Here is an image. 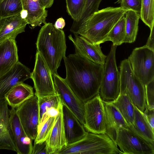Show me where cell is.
Masks as SVG:
<instances>
[{
	"label": "cell",
	"mask_w": 154,
	"mask_h": 154,
	"mask_svg": "<svg viewBox=\"0 0 154 154\" xmlns=\"http://www.w3.org/2000/svg\"><path fill=\"white\" fill-rule=\"evenodd\" d=\"M63 59L65 81L81 101L84 103L99 94L104 65L94 63L75 53Z\"/></svg>",
	"instance_id": "1"
},
{
	"label": "cell",
	"mask_w": 154,
	"mask_h": 154,
	"mask_svg": "<svg viewBox=\"0 0 154 154\" xmlns=\"http://www.w3.org/2000/svg\"><path fill=\"white\" fill-rule=\"evenodd\" d=\"M127 11L120 7H108L98 10L72 32L94 44H100L106 41L111 30Z\"/></svg>",
	"instance_id": "2"
},
{
	"label": "cell",
	"mask_w": 154,
	"mask_h": 154,
	"mask_svg": "<svg viewBox=\"0 0 154 154\" xmlns=\"http://www.w3.org/2000/svg\"><path fill=\"white\" fill-rule=\"evenodd\" d=\"M37 51L43 58L52 74H57L62 59L66 56L65 35L61 29L46 23L39 31L36 43Z\"/></svg>",
	"instance_id": "3"
},
{
	"label": "cell",
	"mask_w": 154,
	"mask_h": 154,
	"mask_svg": "<svg viewBox=\"0 0 154 154\" xmlns=\"http://www.w3.org/2000/svg\"><path fill=\"white\" fill-rule=\"evenodd\" d=\"M122 154L111 139L106 134L87 132L81 139L68 144L58 154Z\"/></svg>",
	"instance_id": "4"
},
{
	"label": "cell",
	"mask_w": 154,
	"mask_h": 154,
	"mask_svg": "<svg viewBox=\"0 0 154 154\" xmlns=\"http://www.w3.org/2000/svg\"><path fill=\"white\" fill-rule=\"evenodd\" d=\"M120 93H125L133 104L143 112L146 107L144 86L133 72L128 59L119 66Z\"/></svg>",
	"instance_id": "5"
},
{
	"label": "cell",
	"mask_w": 154,
	"mask_h": 154,
	"mask_svg": "<svg viewBox=\"0 0 154 154\" xmlns=\"http://www.w3.org/2000/svg\"><path fill=\"white\" fill-rule=\"evenodd\" d=\"M117 46L112 45L104 64V71L99 94L103 101L116 99L120 93V73L116 65Z\"/></svg>",
	"instance_id": "6"
},
{
	"label": "cell",
	"mask_w": 154,
	"mask_h": 154,
	"mask_svg": "<svg viewBox=\"0 0 154 154\" xmlns=\"http://www.w3.org/2000/svg\"><path fill=\"white\" fill-rule=\"evenodd\" d=\"M128 59L133 72L144 86L154 79V51L144 46L136 48Z\"/></svg>",
	"instance_id": "7"
},
{
	"label": "cell",
	"mask_w": 154,
	"mask_h": 154,
	"mask_svg": "<svg viewBox=\"0 0 154 154\" xmlns=\"http://www.w3.org/2000/svg\"><path fill=\"white\" fill-rule=\"evenodd\" d=\"M84 107V128L89 132L94 134H106L105 107L99 94L85 102Z\"/></svg>",
	"instance_id": "8"
},
{
	"label": "cell",
	"mask_w": 154,
	"mask_h": 154,
	"mask_svg": "<svg viewBox=\"0 0 154 154\" xmlns=\"http://www.w3.org/2000/svg\"><path fill=\"white\" fill-rule=\"evenodd\" d=\"M115 144L122 154H154V145L135 134L128 127L119 128Z\"/></svg>",
	"instance_id": "9"
},
{
	"label": "cell",
	"mask_w": 154,
	"mask_h": 154,
	"mask_svg": "<svg viewBox=\"0 0 154 154\" xmlns=\"http://www.w3.org/2000/svg\"><path fill=\"white\" fill-rule=\"evenodd\" d=\"M35 90V94L38 97L57 95L52 72L38 51L35 54V62L31 77Z\"/></svg>",
	"instance_id": "10"
},
{
	"label": "cell",
	"mask_w": 154,
	"mask_h": 154,
	"mask_svg": "<svg viewBox=\"0 0 154 154\" xmlns=\"http://www.w3.org/2000/svg\"><path fill=\"white\" fill-rule=\"evenodd\" d=\"M15 110L26 133L34 140L37 136L39 120L38 97L34 94Z\"/></svg>",
	"instance_id": "11"
},
{
	"label": "cell",
	"mask_w": 154,
	"mask_h": 154,
	"mask_svg": "<svg viewBox=\"0 0 154 154\" xmlns=\"http://www.w3.org/2000/svg\"><path fill=\"white\" fill-rule=\"evenodd\" d=\"M57 93L66 105L75 115L83 125L85 123L84 103L75 95L66 82L65 79L58 74L52 75Z\"/></svg>",
	"instance_id": "12"
},
{
	"label": "cell",
	"mask_w": 154,
	"mask_h": 154,
	"mask_svg": "<svg viewBox=\"0 0 154 154\" xmlns=\"http://www.w3.org/2000/svg\"><path fill=\"white\" fill-rule=\"evenodd\" d=\"M73 37L71 34L68 38L73 43L75 54L94 63L104 65L106 56L102 52L100 44H95L84 37L75 34Z\"/></svg>",
	"instance_id": "13"
},
{
	"label": "cell",
	"mask_w": 154,
	"mask_h": 154,
	"mask_svg": "<svg viewBox=\"0 0 154 154\" xmlns=\"http://www.w3.org/2000/svg\"><path fill=\"white\" fill-rule=\"evenodd\" d=\"M10 111L6 99L4 97L0 99V149L17 152L11 123Z\"/></svg>",
	"instance_id": "14"
},
{
	"label": "cell",
	"mask_w": 154,
	"mask_h": 154,
	"mask_svg": "<svg viewBox=\"0 0 154 154\" xmlns=\"http://www.w3.org/2000/svg\"><path fill=\"white\" fill-rule=\"evenodd\" d=\"M30 69L18 61L9 71L0 76V99L16 84L30 78Z\"/></svg>",
	"instance_id": "15"
},
{
	"label": "cell",
	"mask_w": 154,
	"mask_h": 154,
	"mask_svg": "<svg viewBox=\"0 0 154 154\" xmlns=\"http://www.w3.org/2000/svg\"><path fill=\"white\" fill-rule=\"evenodd\" d=\"M62 114L67 145L74 143L84 137L87 132L83 125L69 109L63 103Z\"/></svg>",
	"instance_id": "16"
},
{
	"label": "cell",
	"mask_w": 154,
	"mask_h": 154,
	"mask_svg": "<svg viewBox=\"0 0 154 154\" xmlns=\"http://www.w3.org/2000/svg\"><path fill=\"white\" fill-rule=\"evenodd\" d=\"M10 121L17 154H32L33 140L26 133L16 113L15 109L10 111Z\"/></svg>",
	"instance_id": "17"
},
{
	"label": "cell",
	"mask_w": 154,
	"mask_h": 154,
	"mask_svg": "<svg viewBox=\"0 0 154 154\" xmlns=\"http://www.w3.org/2000/svg\"><path fill=\"white\" fill-rule=\"evenodd\" d=\"M46 141L48 154H58L67 145L63 125L62 109L56 117L53 127Z\"/></svg>",
	"instance_id": "18"
},
{
	"label": "cell",
	"mask_w": 154,
	"mask_h": 154,
	"mask_svg": "<svg viewBox=\"0 0 154 154\" xmlns=\"http://www.w3.org/2000/svg\"><path fill=\"white\" fill-rule=\"evenodd\" d=\"M23 10L20 13L22 17L33 29L46 23L48 11L42 6L38 0H21Z\"/></svg>",
	"instance_id": "19"
},
{
	"label": "cell",
	"mask_w": 154,
	"mask_h": 154,
	"mask_svg": "<svg viewBox=\"0 0 154 154\" xmlns=\"http://www.w3.org/2000/svg\"><path fill=\"white\" fill-rule=\"evenodd\" d=\"M27 24L20 13L0 19V44L9 39H15L19 34L25 32Z\"/></svg>",
	"instance_id": "20"
},
{
	"label": "cell",
	"mask_w": 154,
	"mask_h": 154,
	"mask_svg": "<svg viewBox=\"0 0 154 154\" xmlns=\"http://www.w3.org/2000/svg\"><path fill=\"white\" fill-rule=\"evenodd\" d=\"M106 118V134L115 144L117 131L120 127L128 125L116 108L111 102L103 101Z\"/></svg>",
	"instance_id": "21"
},
{
	"label": "cell",
	"mask_w": 154,
	"mask_h": 154,
	"mask_svg": "<svg viewBox=\"0 0 154 154\" xmlns=\"http://www.w3.org/2000/svg\"><path fill=\"white\" fill-rule=\"evenodd\" d=\"M18 61L15 39H9L0 44V76L9 71Z\"/></svg>",
	"instance_id": "22"
},
{
	"label": "cell",
	"mask_w": 154,
	"mask_h": 154,
	"mask_svg": "<svg viewBox=\"0 0 154 154\" xmlns=\"http://www.w3.org/2000/svg\"><path fill=\"white\" fill-rule=\"evenodd\" d=\"M134 124L128 128L135 134L154 145V131L147 122L143 112L134 105Z\"/></svg>",
	"instance_id": "23"
},
{
	"label": "cell",
	"mask_w": 154,
	"mask_h": 154,
	"mask_svg": "<svg viewBox=\"0 0 154 154\" xmlns=\"http://www.w3.org/2000/svg\"><path fill=\"white\" fill-rule=\"evenodd\" d=\"M34 94L31 86L21 82L11 88L5 94L8 105L15 109Z\"/></svg>",
	"instance_id": "24"
},
{
	"label": "cell",
	"mask_w": 154,
	"mask_h": 154,
	"mask_svg": "<svg viewBox=\"0 0 154 154\" xmlns=\"http://www.w3.org/2000/svg\"><path fill=\"white\" fill-rule=\"evenodd\" d=\"M110 102L119 112L128 126H132L134 122V107L128 95L125 92L120 93L116 99Z\"/></svg>",
	"instance_id": "25"
},
{
	"label": "cell",
	"mask_w": 154,
	"mask_h": 154,
	"mask_svg": "<svg viewBox=\"0 0 154 154\" xmlns=\"http://www.w3.org/2000/svg\"><path fill=\"white\" fill-rule=\"evenodd\" d=\"M125 36L124 43H131L135 41L138 31L140 15L131 10L125 13Z\"/></svg>",
	"instance_id": "26"
},
{
	"label": "cell",
	"mask_w": 154,
	"mask_h": 154,
	"mask_svg": "<svg viewBox=\"0 0 154 154\" xmlns=\"http://www.w3.org/2000/svg\"><path fill=\"white\" fill-rule=\"evenodd\" d=\"M125 36V19L122 16L115 24L108 33L106 41H111L117 46L124 43Z\"/></svg>",
	"instance_id": "27"
},
{
	"label": "cell",
	"mask_w": 154,
	"mask_h": 154,
	"mask_svg": "<svg viewBox=\"0 0 154 154\" xmlns=\"http://www.w3.org/2000/svg\"><path fill=\"white\" fill-rule=\"evenodd\" d=\"M23 10L21 0L0 1V19L17 15Z\"/></svg>",
	"instance_id": "28"
},
{
	"label": "cell",
	"mask_w": 154,
	"mask_h": 154,
	"mask_svg": "<svg viewBox=\"0 0 154 154\" xmlns=\"http://www.w3.org/2000/svg\"><path fill=\"white\" fill-rule=\"evenodd\" d=\"M102 0H86L82 13L78 20L73 22L70 30L71 32L86 21L95 12L98 11Z\"/></svg>",
	"instance_id": "29"
},
{
	"label": "cell",
	"mask_w": 154,
	"mask_h": 154,
	"mask_svg": "<svg viewBox=\"0 0 154 154\" xmlns=\"http://www.w3.org/2000/svg\"><path fill=\"white\" fill-rule=\"evenodd\" d=\"M38 98L39 122L48 109L52 107L57 109L62 107L63 102L58 94Z\"/></svg>",
	"instance_id": "30"
},
{
	"label": "cell",
	"mask_w": 154,
	"mask_h": 154,
	"mask_svg": "<svg viewBox=\"0 0 154 154\" xmlns=\"http://www.w3.org/2000/svg\"><path fill=\"white\" fill-rule=\"evenodd\" d=\"M140 18L151 29L154 25V0H141Z\"/></svg>",
	"instance_id": "31"
},
{
	"label": "cell",
	"mask_w": 154,
	"mask_h": 154,
	"mask_svg": "<svg viewBox=\"0 0 154 154\" xmlns=\"http://www.w3.org/2000/svg\"><path fill=\"white\" fill-rule=\"evenodd\" d=\"M67 12L73 20L77 21L84 9L86 0H66Z\"/></svg>",
	"instance_id": "32"
},
{
	"label": "cell",
	"mask_w": 154,
	"mask_h": 154,
	"mask_svg": "<svg viewBox=\"0 0 154 154\" xmlns=\"http://www.w3.org/2000/svg\"><path fill=\"white\" fill-rule=\"evenodd\" d=\"M56 117L49 118L38 130L37 137L34 140L35 143L46 141L54 125Z\"/></svg>",
	"instance_id": "33"
},
{
	"label": "cell",
	"mask_w": 154,
	"mask_h": 154,
	"mask_svg": "<svg viewBox=\"0 0 154 154\" xmlns=\"http://www.w3.org/2000/svg\"><path fill=\"white\" fill-rule=\"evenodd\" d=\"M120 7L127 10H131L140 14L141 8V0H118Z\"/></svg>",
	"instance_id": "34"
},
{
	"label": "cell",
	"mask_w": 154,
	"mask_h": 154,
	"mask_svg": "<svg viewBox=\"0 0 154 154\" xmlns=\"http://www.w3.org/2000/svg\"><path fill=\"white\" fill-rule=\"evenodd\" d=\"M146 107L154 109V79L145 85Z\"/></svg>",
	"instance_id": "35"
},
{
	"label": "cell",
	"mask_w": 154,
	"mask_h": 154,
	"mask_svg": "<svg viewBox=\"0 0 154 154\" xmlns=\"http://www.w3.org/2000/svg\"><path fill=\"white\" fill-rule=\"evenodd\" d=\"M46 149V141L38 143H34L32 154H48Z\"/></svg>",
	"instance_id": "36"
},
{
	"label": "cell",
	"mask_w": 154,
	"mask_h": 154,
	"mask_svg": "<svg viewBox=\"0 0 154 154\" xmlns=\"http://www.w3.org/2000/svg\"><path fill=\"white\" fill-rule=\"evenodd\" d=\"M143 112L147 122L154 131V109H149L146 107Z\"/></svg>",
	"instance_id": "37"
},
{
	"label": "cell",
	"mask_w": 154,
	"mask_h": 154,
	"mask_svg": "<svg viewBox=\"0 0 154 154\" xmlns=\"http://www.w3.org/2000/svg\"><path fill=\"white\" fill-rule=\"evenodd\" d=\"M150 30L149 37L146 44L144 46L154 51V26Z\"/></svg>",
	"instance_id": "38"
},
{
	"label": "cell",
	"mask_w": 154,
	"mask_h": 154,
	"mask_svg": "<svg viewBox=\"0 0 154 154\" xmlns=\"http://www.w3.org/2000/svg\"><path fill=\"white\" fill-rule=\"evenodd\" d=\"M65 25V20L61 17L57 19L54 26L56 28L62 30L64 27Z\"/></svg>",
	"instance_id": "39"
},
{
	"label": "cell",
	"mask_w": 154,
	"mask_h": 154,
	"mask_svg": "<svg viewBox=\"0 0 154 154\" xmlns=\"http://www.w3.org/2000/svg\"><path fill=\"white\" fill-rule=\"evenodd\" d=\"M41 5L45 8L51 7L54 2V0H38Z\"/></svg>",
	"instance_id": "40"
},
{
	"label": "cell",
	"mask_w": 154,
	"mask_h": 154,
	"mask_svg": "<svg viewBox=\"0 0 154 154\" xmlns=\"http://www.w3.org/2000/svg\"><path fill=\"white\" fill-rule=\"evenodd\" d=\"M2 0H0V1H2Z\"/></svg>",
	"instance_id": "41"
}]
</instances>
